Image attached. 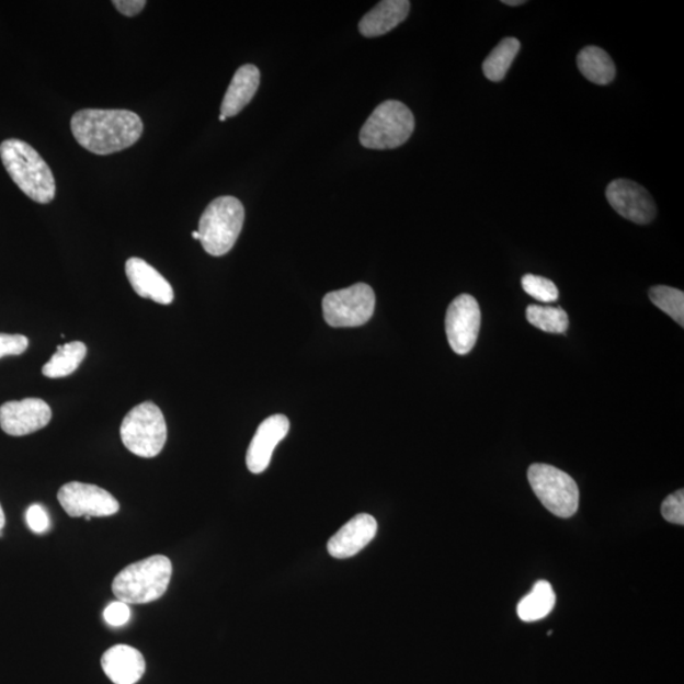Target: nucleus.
I'll return each mask as SVG.
<instances>
[{
  "label": "nucleus",
  "instance_id": "1",
  "mask_svg": "<svg viewBox=\"0 0 684 684\" xmlns=\"http://www.w3.org/2000/svg\"><path fill=\"white\" fill-rule=\"evenodd\" d=\"M77 142L95 155L132 148L144 133L138 114L127 110H81L71 118Z\"/></svg>",
  "mask_w": 684,
  "mask_h": 684
},
{
  "label": "nucleus",
  "instance_id": "2",
  "mask_svg": "<svg viewBox=\"0 0 684 684\" xmlns=\"http://www.w3.org/2000/svg\"><path fill=\"white\" fill-rule=\"evenodd\" d=\"M0 159L7 173L29 198L47 205L56 195L53 171L31 145L10 138L0 144Z\"/></svg>",
  "mask_w": 684,
  "mask_h": 684
},
{
  "label": "nucleus",
  "instance_id": "3",
  "mask_svg": "<svg viewBox=\"0 0 684 684\" xmlns=\"http://www.w3.org/2000/svg\"><path fill=\"white\" fill-rule=\"evenodd\" d=\"M173 574L168 557L152 556L127 566L114 578V596L125 604L144 605L164 596Z\"/></svg>",
  "mask_w": 684,
  "mask_h": 684
},
{
  "label": "nucleus",
  "instance_id": "4",
  "mask_svg": "<svg viewBox=\"0 0 684 684\" xmlns=\"http://www.w3.org/2000/svg\"><path fill=\"white\" fill-rule=\"evenodd\" d=\"M246 221V208L230 195L212 201L200 219L203 249L212 256H224L238 241Z\"/></svg>",
  "mask_w": 684,
  "mask_h": 684
},
{
  "label": "nucleus",
  "instance_id": "5",
  "mask_svg": "<svg viewBox=\"0 0 684 684\" xmlns=\"http://www.w3.org/2000/svg\"><path fill=\"white\" fill-rule=\"evenodd\" d=\"M414 132L413 113L406 104L387 101L378 105L362 127L360 140L366 149H397L410 140Z\"/></svg>",
  "mask_w": 684,
  "mask_h": 684
},
{
  "label": "nucleus",
  "instance_id": "6",
  "mask_svg": "<svg viewBox=\"0 0 684 684\" xmlns=\"http://www.w3.org/2000/svg\"><path fill=\"white\" fill-rule=\"evenodd\" d=\"M168 428L164 414L152 402L138 404L121 425L122 443L141 458H155L164 449Z\"/></svg>",
  "mask_w": 684,
  "mask_h": 684
},
{
  "label": "nucleus",
  "instance_id": "7",
  "mask_svg": "<svg viewBox=\"0 0 684 684\" xmlns=\"http://www.w3.org/2000/svg\"><path fill=\"white\" fill-rule=\"evenodd\" d=\"M527 478L537 499L552 515L572 517L580 508V490L575 480L563 470L548 464H533Z\"/></svg>",
  "mask_w": 684,
  "mask_h": 684
},
{
  "label": "nucleus",
  "instance_id": "8",
  "mask_svg": "<svg viewBox=\"0 0 684 684\" xmlns=\"http://www.w3.org/2000/svg\"><path fill=\"white\" fill-rule=\"evenodd\" d=\"M374 308H376V295L371 285L365 283L331 292L322 300L324 320L332 328L363 326L372 319Z\"/></svg>",
  "mask_w": 684,
  "mask_h": 684
},
{
  "label": "nucleus",
  "instance_id": "9",
  "mask_svg": "<svg viewBox=\"0 0 684 684\" xmlns=\"http://www.w3.org/2000/svg\"><path fill=\"white\" fill-rule=\"evenodd\" d=\"M61 508L70 517H107L119 511V503L103 488L80 482L64 485L57 493Z\"/></svg>",
  "mask_w": 684,
  "mask_h": 684
},
{
  "label": "nucleus",
  "instance_id": "10",
  "mask_svg": "<svg viewBox=\"0 0 684 684\" xmlns=\"http://www.w3.org/2000/svg\"><path fill=\"white\" fill-rule=\"evenodd\" d=\"M480 329V308L475 297H456L445 317V330L453 352L467 355L475 347Z\"/></svg>",
  "mask_w": 684,
  "mask_h": 684
},
{
  "label": "nucleus",
  "instance_id": "11",
  "mask_svg": "<svg viewBox=\"0 0 684 684\" xmlns=\"http://www.w3.org/2000/svg\"><path fill=\"white\" fill-rule=\"evenodd\" d=\"M606 198L618 215L634 224L647 225L656 218V203L638 183L616 179L608 184Z\"/></svg>",
  "mask_w": 684,
  "mask_h": 684
},
{
  "label": "nucleus",
  "instance_id": "12",
  "mask_svg": "<svg viewBox=\"0 0 684 684\" xmlns=\"http://www.w3.org/2000/svg\"><path fill=\"white\" fill-rule=\"evenodd\" d=\"M52 418V407L39 398L11 401L0 407V428L11 436L36 433L46 428Z\"/></svg>",
  "mask_w": 684,
  "mask_h": 684
},
{
  "label": "nucleus",
  "instance_id": "13",
  "mask_svg": "<svg viewBox=\"0 0 684 684\" xmlns=\"http://www.w3.org/2000/svg\"><path fill=\"white\" fill-rule=\"evenodd\" d=\"M288 431L289 420L284 414H274L260 423L247 454V466L251 474L260 475L266 470L276 445L287 436Z\"/></svg>",
  "mask_w": 684,
  "mask_h": 684
},
{
  "label": "nucleus",
  "instance_id": "14",
  "mask_svg": "<svg viewBox=\"0 0 684 684\" xmlns=\"http://www.w3.org/2000/svg\"><path fill=\"white\" fill-rule=\"evenodd\" d=\"M378 532L377 520L361 513L350 520L333 535L328 544L330 556L337 559H347L361 552Z\"/></svg>",
  "mask_w": 684,
  "mask_h": 684
},
{
  "label": "nucleus",
  "instance_id": "15",
  "mask_svg": "<svg viewBox=\"0 0 684 684\" xmlns=\"http://www.w3.org/2000/svg\"><path fill=\"white\" fill-rule=\"evenodd\" d=\"M126 275L136 295L151 299L159 305H170L174 300V290L157 269L140 258H129L126 262Z\"/></svg>",
  "mask_w": 684,
  "mask_h": 684
},
{
  "label": "nucleus",
  "instance_id": "16",
  "mask_svg": "<svg viewBox=\"0 0 684 684\" xmlns=\"http://www.w3.org/2000/svg\"><path fill=\"white\" fill-rule=\"evenodd\" d=\"M103 672L114 684H136L146 671L141 651L129 646H114L102 656Z\"/></svg>",
  "mask_w": 684,
  "mask_h": 684
},
{
  "label": "nucleus",
  "instance_id": "17",
  "mask_svg": "<svg viewBox=\"0 0 684 684\" xmlns=\"http://www.w3.org/2000/svg\"><path fill=\"white\" fill-rule=\"evenodd\" d=\"M409 0H385L364 15L360 23L361 34L365 37H378L395 30L410 13Z\"/></svg>",
  "mask_w": 684,
  "mask_h": 684
},
{
  "label": "nucleus",
  "instance_id": "18",
  "mask_svg": "<svg viewBox=\"0 0 684 684\" xmlns=\"http://www.w3.org/2000/svg\"><path fill=\"white\" fill-rule=\"evenodd\" d=\"M260 84V71L255 65H243L228 86L221 104V114L226 118L235 117L255 96Z\"/></svg>",
  "mask_w": 684,
  "mask_h": 684
},
{
  "label": "nucleus",
  "instance_id": "19",
  "mask_svg": "<svg viewBox=\"0 0 684 684\" xmlns=\"http://www.w3.org/2000/svg\"><path fill=\"white\" fill-rule=\"evenodd\" d=\"M578 69L594 84L607 86L615 79L616 68L611 56L597 46H588L577 56Z\"/></svg>",
  "mask_w": 684,
  "mask_h": 684
},
{
  "label": "nucleus",
  "instance_id": "20",
  "mask_svg": "<svg viewBox=\"0 0 684 684\" xmlns=\"http://www.w3.org/2000/svg\"><path fill=\"white\" fill-rule=\"evenodd\" d=\"M556 601V592L549 582H536L533 591L520 601L517 615L525 623L543 620L551 613Z\"/></svg>",
  "mask_w": 684,
  "mask_h": 684
},
{
  "label": "nucleus",
  "instance_id": "21",
  "mask_svg": "<svg viewBox=\"0 0 684 684\" xmlns=\"http://www.w3.org/2000/svg\"><path fill=\"white\" fill-rule=\"evenodd\" d=\"M86 356L87 346L83 342L72 341L69 344L57 346L52 360L45 364L43 374L52 379L69 377L79 368Z\"/></svg>",
  "mask_w": 684,
  "mask_h": 684
},
{
  "label": "nucleus",
  "instance_id": "22",
  "mask_svg": "<svg viewBox=\"0 0 684 684\" xmlns=\"http://www.w3.org/2000/svg\"><path fill=\"white\" fill-rule=\"evenodd\" d=\"M521 44L515 37H508L501 41L493 48V52L487 56L483 62V72L487 79L491 81H501L506 77L513 60L520 52Z\"/></svg>",
  "mask_w": 684,
  "mask_h": 684
},
{
  "label": "nucleus",
  "instance_id": "23",
  "mask_svg": "<svg viewBox=\"0 0 684 684\" xmlns=\"http://www.w3.org/2000/svg\"><path fill=\"white\" fill-rule=\"evenodd\" d=\"M526 319L544 332L566 333L569 328L568 315L561 307L528 306Z\"/></svg>",
  "mask_w": 684,
  "mask_h": 684
},
{
  "label": "nucleus",
  "instance_id": "24",
  "mask_svg": "<svg viewBox=\"0 0 684 684\" xmlns=\"http://www.w3.org/2000/svg\"><path fill=\"white\" fill-rule=\"evenodd\" d=\"M649 297L661 311L672 317L681 328L684 326V293L680 289L657 285L649 290Z\"/></svg>",
  "mask_w": 684,
  "mask_h": 684
},
{
  "label": "nucleus",
  "instance_id": "25",
  "mask_svg": "<svg viewBox=\"0 0 684 684\" xmlns=\"http://www.w3.org/2000/svg\"><path fill=\"white\" fill-rule=\"evenodd\" d=\"M521 283H523V288L528 296L540 300L543 304H552L559 298L557 285L544 276L527 274Z\"/></svg>",
  "mask_w": 684,
  "mask_h": 684
},
{
  "label": "nucleus",
  "instance_id": "26",
  "mask_svg": "<svg viewBox=\"0 0 684 684\" xmlns=\"http://www.w3.org/2000/svg\"><path fill=\"white\" fill-rule=\"evenodd\" d=\"M662 515L668 523L684 524V491L668 495L662 504Z\"/></svg>",
  "mask_w": 684,
  "mask_h": 684
},
{
  "label": "nucleus",
  "instance_id": "27",
  "mask_svg": "<svg viewBox=\"0 0 684 684\" xmlns=\"http://www.w3.org/2000/svg\"><path fill=\"white\" fill-rule=\"evenodd\" d=\"M29 349V339L23 335L0 333V360L4 356L21 355Z\"/></svg>",
  "mask_w": 684,
  "mask_h": 684
},
{
  "label": "nucleus",
  "instance_id": "28",
  "mask_svg": "<svg viewBox=\"0 0 684 684\" xmlns=\"http://www.w3.org/2000/svg\"><path fill=\"white\" fill-rule=\"evenodd\" d=\"M132 611L125 602H112V604L104 609V620L111 626L119 627L128 623Z\"/></svg>",
  "mask_w": 684,
  "mask_h": 684
},
{
  "label": "nucleus",
  "instance_id": "29",
  "mask_svg": "<svg viewBox=\"0 0 684 684\" xmlns=\"http://www.w3.org/2000/svg\"><path fill=\"white\" fill-rule=\"evenodd\" d=\"M27 524L32 532L43 534L50 527V518H48L47 512L39 504H32L26 513Z\"/></svg>",
  "mask_w": 684,
  "mask_h": 684
},
{
  "label": "nucleus",
  "instance_id": "30",
  "mask_svg": "<svg viewBox=\"0 0 684 684\" xmlns=\"http://www.w3.org/2000/svg\"><path fill=\"white\" fill-rule=\"evenodd\" d=\"M112 4L121 14L127 15V18H135V15L144 11L146 2L145 0H114Z\"/></svg>",
  "mask_w": 684,
  "mask_h": 684
},
{
  "label": "nucleus",
  "instance_id": "31",
  "mask_svg": "<svg viewBox=\"0 0 684 684\" xmlns=\"http://www.w3.org/2000/svg\"><path fill=\"white\" fill-rule=\"evenodd\" d=\"M502 3L510 7H517L521 4H525V0H503Z\"/></svg>",
  "mask_w": 684,
  "mask_h": 684
},
{
  "label": "nucleus",
  "instance_id": "32",
  "mask_svg": "<svg viewBox=\"0 0 684 684\" xmlns=\"http://www.w3.org/2000/svg\"><path fill=\"white\" fill-rule=\"evenodd\" d=\"M4 526H5V515H4L2 504H0V532L3 531Z\"/></svg>",
  "mask_w": 684,
  "mask_h": 684
},
{
  "label": "nucleus",
  "instance_id": "33",
  "mask_svg": "<svg viewBox=\"0 0 684 684\" xmlns=\"http://www.w3.org/2000/svg\"><path fill=\"white\" fill-rule=\"evenodd\" d=\"M192 236H193V239H194V240H201V235H200V232H198V231H194V232H192Z\"/></svg>",
  "mask_w": 684,
  "mask_h": 684
},
{
  "label": "nucleus",
  "instance_id": "34",
  "mask_svg": "<svg viewBox=\"0 0 684 684\" xmlns=\"http://www.w3.org/2000/svg\"><path fill=\"white\" fill-rule=\"evenodd\" d=\"M227 118L225 116H223V114H219V121L225 122Z\"/></svg>",
  "mask_w": 684,
  "mask_h": 684
}]
</instances>
